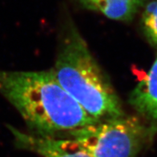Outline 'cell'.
Instances as JSON below:
<instances>
[{
	"label": "cell",
	"mask_w": 157,
	"mask_h": 157,
	"mask_svg": "<svg viewBox=\"0 0 157 157\" xmlns=\"http://www.w3.org/2000/svg\"><path fill=\"white\" fill-rule=\"evenodd\" d=\"M156 132L136 116L124 115L78 128L69 136L91 157H137Z\"/></svg>",
	"instance_id": "cell-3"
},
{
	"label": "cell",
	"mask_w": 157,
	"mask_h": 157,
	"mask_svg": "<svg viewBox=\"0 0 157 157\" xmlns=\"http://www.w3.org/2000/svg\"><path fill=\"white\" fill-rule=\"evenodd\" d=\"M141 23L148 42L157 48V0H153L146 5Z\"/></svg>",
	"instance_id": "cell-7"
},
{
	"label": "cell",
	"mask_w": 157,
	"mask_h": 157,
	"mask_svg": "<svg viewBox=\"0 0 157 157\" xmlns=\"http://www.w3.org/2000/svg\"><path fill=\"white\" fill-rule=\"evenodd\" d=\"M128 103L150 126L157 128V57L147 75L132 91Z\"/></svg>",
	"instance_id": "cell-5"
},
{
	"label": "cell",
	"mask_w": 157,
	"mask_h": 157,
	"mask_svg": "<svg viewBox=\"0 0 157 157\" xmlns=\"http://www.w3.org/2000/svg\"><path fill=\"white\" fill-rule=\"evenodd\" d=\"M85 6L96 10L109 19L129 21L133 19L144 0H80Z\"/></svg>",
	"instance_id": "cell-6"
},
{
	"label": "cell",
	"mask_w": 157,
	"mask_h": 157,
	"mask_svg": "<svg viewBox=\"0 0 157 157\" xmlns=\"http://www.w3.org/2000/svg\"><path fill=\"white\" fill-rule=\"evenodd\" d=\"M0 94L34 134L56 137L100 121L91 117L56 80L52 70L0 69Z\"/></svg>",
	"instance_id": "cell-1"
},
{
	"label": "cell",
	"mask_w": 157,
	"mask_h": 157,
	"mask_svg": "<svg viewBox=\"0 0 157 157\" xmlns=\"http://www.w3.org/2000/svg\"><path fill=\"white\" fill-rule=\"evenodd\" d=\"M15 146L42 157H91L73 139H59L27 133L8 125Z\"/></svg>",
	"instance_id": "cell-4"
},
{
	"label": "cell",
	"mask_w": 157,
	"mask_h": 157,
	"mask_svg": "<svg viewBox=\"0 0 157 157\" xmlns=\"http://www.w3.org/2000/svg\"><path fill=\"white\" fill-rule=\"evenodd\" d=\"M51 70L61 87L94 119L125 115L117 94L75 27L63 35Z\"/></svg>",
	"instance_id": "cell-2"
}]
</instances>
